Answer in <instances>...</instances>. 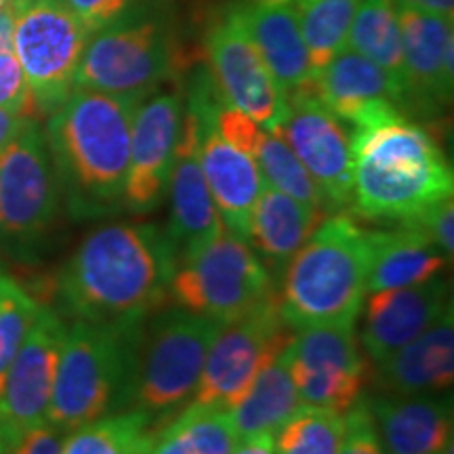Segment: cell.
<instances>
[{
	"label": "cell",
	"instance_id": "6da1fadb",
	"mask_svg": "<svg viewBox=\"0 0 454 454\" xmlns=\"http://www.w3.org/2000/svg\"><path fill=\"white\" fill-rule=\"evenodd\" d=\"M179 259L160 227L106 223L84 236L57 280L74 320L145 325L167 299Z\"/></svg>",
	"mask_w": 454,
	"mask_h": 454
},
{
	"label": "cell",
	"instance_id": "7a4b0ae2",
	"mask_svg": "<svg viewBox=\"0 0 454 454\" xmlns=\"http://www.w3.org/2000/svg\"><path fill=\"white\" fill-rule=\"evenodd\" d=\"M135 107L98 90L74 89L47 116L44 137L72 217L98 219L122 207Z\"/></svg>",
	"mask_w": 454,
	"mask_h": 454
},
{
	"label": "cell",
	"instance_id": "3957f363",
	"mask_svg": "<svg viewBox=\"0 0 454 454\" xmlns=\"http://www.w3.org/2000/svg\"><path fill=\"white\" fill-rule=\"evenodd\" d=\"M349 139L354 156L351 211L357 217L395 223L452 198L454 177L444 150L406 114L354 127Z\"/></svg>",
	"mask_w": 454,
	"mask_h": 454
},
{
	"label": "cell",
	"instance_id": "277c9868",
	"mask_svg": "<svg viewBox=\"0 0 454 454\" xmlns=\"http://www.w3.org/2000/svg\"><path fill=\"white\" fill-rule=\"evenodd\" d=\"M371 271L368 230L345 213L328 215L282 274L280 316L293 331L356 326Z\"/></svg>",
	"mask_w": 454,
	"mask_h": 454
},
{
	"label": "cell",
	"instance_id": "5b68a950",
	"mask_svg": "<svg viewBox=\"0 0 454 454\" xmlns=\"http://www.w3.org/2000/svg\"><path fill=\"white\" fill-rule=\"evenodd\" d=\"M141 334L144 325L76 320L66 328L47 425L66 435L133 404Z\"/></svg>",
	"mask_w": 454,
	"mask_h": 454
},
{
	"label": "cell",
	"instance_id": "8992f818",
	"mask_svg": "<svg viewBox=\"0 0 454 454\" xmlns=\"http://www.w3.org/2000/svg\"><path fill=\"white\" fill-rule=\"evenodd\" d=\"M185 67L177 17L160 0H141L90 34L74 89L98 90L139 106Z\"/></svg>",
	"mask_w": 454,
	"mask_h": 454
},
{
	"label": "cell",
	"instance_id": "52a82bcc",
	"mask_svg": "<svg viewBox=\"0 0 454 454\" xmlns=\"http://www.w3.org/2000/svg\"><path fill=\"white\" fill-rule=\"evenodd\" d=\"M168 293L177 308L223 326L276 297V280L251 244L225 230L179 261Z\"/></svg>",
	"mask_w": 454,
	"mask_h": 454
},
{
	"label": "cell",
	"instance_id": "ba28073f",
	"mask_svg": "<svg viewBox=\"0 0 454 454\" xmlns=\"http://www.w3.org/2000/svg\"><path fill=\"white\" fill-rule=\"evenodd\" d=\"M221 325L185 309L164 311L141 334L135 411L154 419L173 414L196 395L204 362Z\"/></svg>",
	"mask_w": 454,
	"mask_h": 454
},
{
	"label": "cell",
	"instance_id": "9c48e42d",
	"mask_svg": "<svg viewBox=\"0 0 454 454\" xmlns=\"http://www.w3.org/2000/svg\"><path fill=\"white\" fill-rule=\"evenodd\" d=\"M15 11L13 53L30 87L36 118L70 98L89 30L59 0H9Z\"/></svg>",
	"mask_w": 454,
	"mask_h": 454
},
{
	"label": "cell",
	"instance_id": "30bf717a",
	"mask_svg": "<svg viewBox=\"0 0 454 454\" xmlns=\"http://www.w3.org/2000/svg\"><path fill=\"white\" fill-rule=\"evenodd\" d=\"M61 187L41 122L30 121L0 152V234L30 247L53 227Z\"/></svg>",
	"mask_w": 454,
	"mask_h": 454
},
{
	"label": "cell",
	"instance_id": "8fae6325",
	"mask_svg": "<svg viewBox=\"0 0 454 454\" xmlns=\"http://www.w3.org/2000/svg\"><path fill=\"white\" fill-rule=\"evenodd\" d=\"M294 331L284 325L280 301L271 297L259 308L219 328L204 362L196 402L230 411L254 377L291 343Z\"/></svg>",
	"mask_w": 454,
	"mask_h": 454
},
{
	"label": "cell",
	"instance_id": "7c38bea8",
	"mask_svg": "<svg viewBox=\"0 0 454 454\" xmlns=\"http://www.w3.org/2000/svg\"><path fill=\"white\" fill-rule=\"evenodd\" d=\"M64 337L66 325L57 311L38 305L0 391V454H13L30 431L47 423Z\"/></svg>",
	"mask_w": 454,
	"mask_h": 454
},
{
	"label": "cell",
	"instance_id": "4fadbf2b",
	"mask_svg": "<svg viewBox=\"0 0 454 454\" xmlns=\"http://www.w3.org/2000/svg\"><path fill=\"white\" fill-rule=\"evenodd\" d=\"M276 130L316 181L328 213L349 207L354 192L351 139L343 121L316 95L314 82L286 95V114Z\"/></svg>",
	"mask_w": 454,
	"mask_h": 454
},
{
	"label": "cell",
	"instance_id": "5bb4252c",
	"mask_svg": "<svg viewBox=\"0 0 454 454\" xmlns=\"http://www.w3.org/2000/svg\"><path fill=\"white\" fill-rule=\"evenodd\" d=\"M294 333L288 356L301 404L348 412L360 400L366 379L356 326H311Z\"/></svg>",
	"mask_w": 454,
	"mask_h": 454
},
{
	"label": "cell",
	"instance_id": "9a60e30c",
	"mask_svg": "<svg viewBox=\"0 0 454 454\" xmlns=\"http://www.w3.org/2000/svg\"><path fill=\"white\" fill-rule=\"evenodd\" d=\"M204 51L227 104L251 116L261 129L276 130L280 127L286 114V95L278 87L259 49L242 26L236 4L208 27Z\"/></svg>",
	"mask_w": 454,
	"mask_h": 454
},
{
	"label": "cell",
	"instance_id": "2e32d148",
	"mask_svg": "<svg viewBox=\"0 0 454 454\" xmlns=\"http://www.w3.org/2000/svg\"><path fill=\"white\" fill-rule=\"evenodd\" d=\"M184 124V98L177 90H162L141 101L133 112L130 160L122 207L145 215L160 207L168 194L170 170Z\"/></svg>",
	"mask_w": 454,
	"mask_h": 454
},
{
	"label": "cell",
	"instance_id": "e0dca14e",
	"mask_svg": "<svg viewBox=\"0 0 454 454\" xmlns=\"http://www.w3.org/2000/svg\"><path fill=\"white\" fill-rule=\"evenodd\" d=\"M397 4V3H395ZM404 47V114L442 116L452 101V17L397 4Z\"/></svg>",
	"mask_w": 454,
	"mask_h": 454
},
{
	"label": "cell",
	"instance_id": "ac0fdd59",
	"mask_svg": "<svg viewBox=\"0 0 454 454\" xmlns=\"http://www.w3.org/2000/svg\"><path fill=\"white\" fill-rule=\"evenodd\" d=\"M168 196L170 215L164 234L173 244L179 261L198 253L221 231H225L202 173L198 154V121L185 106L181 137L170 170Z\"/></svg>",
	"mask_w": 454,
	"mask_h": 454
},
{
	"label": "cell",
	"instance_id": "d6986e66",
	"mask_svg": "<svg viewBox=\"0 0 454 454\" xmlns=\"http://www.w3.org/2000/svg\"><path fill=\"white\" fill-rule=\"evenodd\" d=\"M448 308V284L442 278L417 286L371 293L362 316V348L374 364H381L427 331Z\"/></svg>",
	"mask_w": 454,
	"mask_h": 454
},
{
	"label": "cell",
	"instance_id": "ffe728a7",
	"mask_svg": "<svg viewBox=\"0 0 454 454\" xmlns=\"http://www.w3.org/2000/svg\"><path fill=\"white\" fill-rule=\"evenodd\" d=\"M192 114L198 121V154H200L202 173L221 223L230 234L248 242L254 204L263 190V177L257 162L253 160V156L244 154L221 137L215 129V116Z\"/></svg>",
	"mask_w": 454,
	"mask_h": 454
},
{
	"label": "cell",
	"instance_id": "44dd1931",
	"mask_svg": "<svg viewBox=\"0 0 454 454\" xmlns=\"http://www.w3.org/2000/svg\"><path fill=\"white\" fill-rule=\"evenodd\" d=\"M314 90L339 121L360 124L404 114V98L397 84L368 57L345 47L316 74Z\"/></svg>",
	"mask_w": 454,
	"mask_h": 454
},
{
	"label": "cell",
	"instance_id": "7402d4cb",
	"mask_svg": "<svg viewBox=\"0 0 454 454\" xmlns=\"http://www.w3.org/2000/svg\"><path fill=\"white\" fill-rule=\"evenodd\" d=\"M366 404L385 454H438L452 442L450 395L377 397Z\"/></svg>",
	"mask_w": 454,
	"mask_h": 454
},
{
	"label": "cell",
	"instance_id": "603a6c76",
	"mask_svg": "<svg viewBox=\"0 0 454 454\" xmlns=\"http://www.w3.org/2000/svg\"><path fill=\"white\" fill-rule=\"evenodd\" d=\"M377 381L397 395H435L454 381V317L448 308L423 334L377 364Z\"/></svg>",
	"mask_w": 454,
	"mask_h": 454
},
{
	"label": "cell",
	"instance_id": "cb8c5ba5",
	"mask_svg": "<svg viewBox=\"0 0 454 454\" xmlns=\"http://www.w3.org/2000/svg\"><path fill=\"white\" fill-rule=\"evenodd\" d=\"M236 11L284 95L314 82L316 72L293 3L270 7L238 3Z\"/></svg>",
	"mask_w": 454,
	"mask_h": 454
},
{
	"label": "cell",
	"instance_id": "d4e9b609",
	"mask_svg": "<svg viewBox=\"0 0 454 454\" xmlns=\"http://www.w3.org/2000/svg\"><path fill=\"white\" fill-rule=\"evenodd\" d=\"M371 271L366 293L417 286L438 278L450 259L435 248L421 231L406 221H395L389 230L368 231Z\"/></svg>",
	"mask_w": 454,
	"mask_h": 454
},
{
	"label": "cell",
	"instance_id": "484cf974",
	"mask_svg": "<svg viewBox=\"0 0 454 454\" xmlns=\"http://www.w3.org/2000/svg\"><path fill=\"white\" fill-rule=\"evenodd\" d=\"M326 217V213L311 211L294 198L263 184L254 204L248 244L276 280L282 278L294 254Z\"/></svg>",
	"mask_w": 454,
	"mask_h": 454
},
{
	"label": "cell",
	"instance_id": "4316f807",
	"mask_svg": "<svg viewBox=\"0 0 454 454\" xmlns=\"http://www.w3.org/2000/svg\"><path fill=\"white\" fill-rule=\"evenodd\" d=\"M303 404L294 385L291 371L288 345L278 354L268 366L261 371L251 387L230 408L231 423L238 440L253 435L271 434L276 435L293 414H297Z\"/></svg>",
	"mask_w": 454,
	"mask_h": 454
},
{
	"label": "cell",
	"instance_id": "83f0119b",
	"mask_svg": "<svg viewBox=\"0 0 454 454\" xmlns=\"http://www.w3.org/2000/svg\"><path fill=\"white\" fill-rule=\"evenodd\" d=\"M236 444L230 411L194 402L162 429H154L147 454H231Z\"/></svg>",
	"mask_w": 454,
	"mask_h": 454
},
{
	"label": "cell",
	"instance_id": "f1b7e54d",
	"mask_svg": "<svg viewBox=\"0 0 454 454\" xmlns=\"http://www.w3.org/2000/svg\"><path fill=\"white\" fill-rule=\"evenodd\" d=\"M345 47L374 61L406 99L404 47L395 0H360Z\"/></svg>",
	"mask_w": 454,
	"mask_h": 454
},
{
	"label": "cell",
	"instance_id": "f546056e",
	"mask_svg": "<svg viewBox=\"0 0 454 454\" xmlns=\"http://www.w3.org/2000/svg\"><path fill=\"white\" fill-rule=\"evenodd\" d=\"M152 423L141 411L106 414L66 434L61 454H147L154 434Z\"/></svg>",
	"mask_w": 454,
	"mask_h": 454
},
{
	"label": "cell",
	"instance_id": "4dcf8cb0",
	"mask_svg": "<svg viewBox=\"0 0 454 454\" xmlns=\"http://www.w3.org/2000/svg\"><path fill=\"white\" fill-rule=\"evenodd\" d=\"M253 160L257 162L265 185L294 198L311 211L331 215L316 181L311 179V175L278 130H261L257 145L253 150Z\"/></svg>",
	"mask_w": 454,
	"mask_h": 454
},
{
	"label": "cell",
	"instance_id": "1f68e13d",
	"mask_svg": "<svg viewBox=\"0 0 454 454\" xmlns=\"http://www.w3.org/2000/svg\"><path fill=\"white\" fill-rule=\"evenodd\" d=\"M301 34L317 74L348 44V34L360 0H294Z\"/></svg>",
	"mask_w": 454,
	"mask_h": 454
},
{
	"label": "cell",
	"instance_id": "d6a6232c",
	"mask_svg": "<svg viewBox=\"0 0 454 454\" xmlns=\"http://www.w3.org/2000/svg\"><path fill=\"white\" fill-rule=\"evenodd\" d=\"M345 412L303 406L278 429L276 454H339Z\"/></svg>",
	"mask_w": 454,
	"mask_h": 454
},
{
	"label": "cell",
	"instance_id": "836d02e7",
	"mask_svg": "<svg viewBox=\"0 0 454 454\" xmlns=\"http://www.w3.org/2000/svg\"><path fill=\"white\" fill-rule=\"evenodd\" d=\"M38 305L41 303L24 291L15 278L0 274V391L9 366L13 364L17 351L36 317Z\"/></svg>",
	"mask_w": 454,
	"mask_h": 454
},
{
	"label": "cell",
	"instance_id": "e575fe53",
	"mask_svg": "<svg viewBox=\"0 0 454 454\" xmlns=\"http://www.w3.org/2000/svg\"><path fill=\"white\" fill-rule=\"evenodd\" d=\"M408 225H412L414 230H419L427 240L434 244L435 248H440L448 259L452 261L454 253V204L452 198L440 200L431 207L423 208L412 217L402 219Z\"/></svg>",
	"mask_w": 454,
	"mask_h": 454
},
{
	"label": "cell",
	"instance_id": "d590c367",
	"mask_svg": "<svg viewBox=\"0 0 454 454\" xmlns=\"http://www.w3.org/2000/svg\"><path fill=\"white\" fill-rule=\"evenodd\" d=\"M339 454H385L366 402L357 400L345 412V431Z\"/></svg>",
	"mask_w": 454,
	"mask_h": 454
},
{
	"label": "cell",
	"instance_id": "8d00e7d4",
	"mask_svg": "<svg viewBox=\"0 0 454 454\" xmlns=\"http://www.w3.org/2000/svg\"><path fill=\"white\" fill-rule=\"evenodd\" d=\"M0 110H9L24 114L27 118H36L30 87H27L24 70H21L13 51L0 53Z\"/></svg>",
	"mask_w": 454,
	"mask_h": 454
},
{
	"label": "cell",
	"instance_id": "74e56055",
	"mask_svg": "<svg viewBox=\"0 0 454 454\" xmlns=\"http://www.w3.org/2000/svg\"><path fill=\"white\" fill-rule=\"evenodd\" d=\"M59 3L87 27L89 34H93L137 7L141 0H59Z\"/></svg>",
	"mask_w": 454,
	"mask_h": 454
},
{
	"label": "cell",
	"instance_id": "f35d334b",
	"mask_svg": "<svg viewBox=\"0 0 454 454\" xmlns=\"http://www.w3.org/2000/svg\"><path fill=\"white\" fill-rule=\"evenodd\" d=\"M215 129L227 144L238 147L248 156H253L261 130H263L251 116H247V114L230 104H223L215 114Z\"/></svg>",
	"mask_w": 454,
	"mask_h": 454
},
{
	"label": "cell",
	"instance_id": "ab89813d",
	"mask_svg": "<svg viewBox=\"0 0 454 454\" xmlns=\"http://www.w3.org/2000/svg\"><path fill=\"white\" fill-rule=\"evenodd\" d=\"M61 440H64V435L44 423L41 427L30 431L20 442L13 454H61Z\"/></svg>",
	"mask_w": 454,
	"mask_h": 454
},
{
	"label": "cell",
	"instance_id": "60d3db41",
	"mask_svg": "<svg viewBox=\"0 0 454 454\" xmlns=\"http://www.w3.org/2000/svg\"><path fill=\"white\" fill-rule=\"evenodd\" d=\"M27 121H30V118L24 116V114L0 110V152L20 135V130L26 127ZM34 121H36V118H34Z\"/></svg>",
	"mask_w": 454,
	"mask_h": 454
},
{
	"label": "cell",
	"instance_id": "b9f144b4",
	"mask_svg": "<svg viewBox=\"0 0 454 454\" xmlns=\"http://www.w3.org/2000/svg\"><path fill=\"white\" fill-rule=\"evenodd\" d=\"M274 438L276 435L271 434H261L253 435V438L238 440V444L231 454H276Z\"/></svg>",
	"mask_w": 454,
	"mask_h": 454
},
{
	"label": "cell",
	"instance_id": "7bdbcfd3",
	"mask_svg": "<svg viewBox=\"0 0 454 454\" xmlns=\"http://www.w3.org/2000/svg\"><path fill=\"white\" fill-rule=\"evenodd\" d=\"M13 30H15V11L11 3L0 9V53L13 51Z\"/></svg>",
	"mask_w": 454,
	"mask_h": 454
},
{
	"label": "cell",
	"instance_id": "ee69618b",
	"mask_svg": "<svg viewBox=\"0 0 454 454\" xmlns=\"http://www.w3.org/2000/svg\"><path fill=\"white\" fill-rule=\"evenodd\" d=\"M397 4H406V7H414L421 11H429V13H438L452 17L454 0H395Z\"/></svg>",
	"mask_w": 454,
	"mask_h": 454
},
{
	"label": "cell",
	"instance_id": "f6af8a7d",
	"mask_svg": "<svg viewBox=\"0 0 454 454\" xmlns=\"http://www.w3.org/2000/svg\"><path fill=\"white\" fill-rule=\"evenodd\" d=\"M242 4H253V7H270V4H284L291 0H240Z\"/></svg>",
	"mask_w": 454,
	"mask_h": 454
},
{
	"label": "cell",
	"instance_id": "bcb514c9",
	"mask_svg": "<svg viewBox=\"0 0 454 454\" xmlns=\"http://www.w3.org/2000/svg\"><path fill=\"white\" fill-rule=\"evenodd\" d=\"M438 454H454V442H450V444H446Z\"/></svg>",
	"mask_w": 454,
	"mask_h": 454
},
{
	"label": "cell",
	"instance_id": "7dc6e473",
	"mask_svg": "<svg viewBox=\"0 0 454 454\" xmlns=\"http://www.w3.org/2000/svg\"><path fill=\"white\" fill-rule=\"evenodd\" d=\"M7 3H9V0H0V9H3Z\"/></svg>",
	"mask_w": 454,
	"mask_h": 454
}]
</instances>
